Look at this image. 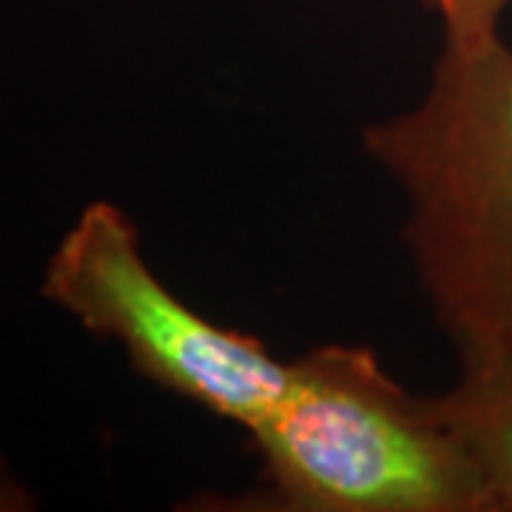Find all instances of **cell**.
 Returning a JSON list of instances; mask_svg holds the SVG:
<instances>
[{
  "label": "cell",
  "mask_w": 512,
  "mask_h": 512,
  "mask_svg": "<svg viewBox=\"0 0 512 512\" xmlns=\"http://www.w3.org/2000/svg\"><path fill=\"white\" fill-rule=\"evenodd\" d=\"M407 202L404 242L461 373L512 365V52H441L413 109L365 128Z\"/></svg>",
  "instance_id": "6da1fadb"
},
{
  "label": "cell",
  "mask_w": 512,
  "mask_h": 512,
  "mask_svg": "<svg viewBox=\"0 0 512 512\" xmlns=\"http://www.w3.org/2000/svg\"><path fill=\"white\" fill-rule=\"evenodd\" d=\"M245 430L271 510L493 512L433 396L404 390L365 345H322L288 362L285 390Z\"/></svg>",
  "instance_id": "7a4b0ae2"
},
{
  "label": "cell",
  "mask_w": 512,
  "mask_h": 512,
  "mask_svg": "<svg viewBox=\"0 0 512 512\" xmlns=\"http://www.w3.org/2000/svg\"><path fill=\"white\" fill-rule=\"evenodd\" d=\"M40 293L86 333L117 342L143 379L239 427L285 390L288 362L188 308L148 265L140 228L109 200L89 202L66 228Z\"/></svg>",
  "instance_id": "3957f363"
},
{
  "label": "cell",
  "mask_w": 512,
  "mask_h": 512,
  "mask_svg": "<svg viewBox=\"0 0 512 512\" xmlns=\"http://www.w3.org/2000/svg\"><path fill=\"white\" fill-rule=\"evenodd\" d=\"M433 404L476 461L493 512H512V365L461 373Z\"/></svg>",
  "instance_id": "277c9868"
},
{
  "label": "cell",
  "mask_w": 512,
  "mask_h": 512,
  "mask_svg": "<svg viewBox=\"0 0 512 512\" xmlns=\"http://www.w3.org/2000/svg\"><path fill=\"white\" fill-rule=\"evenodd\" d=\"M510 0H427L444 23V49L456 55H478L501 43L498 20Z\"/></svg>",
  "instance_id": "5b68a950"
}]
</instances>
